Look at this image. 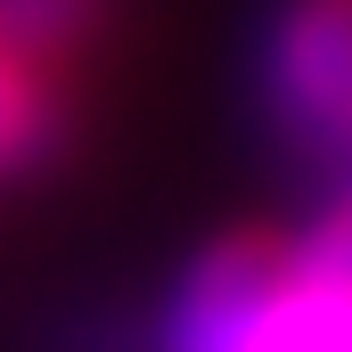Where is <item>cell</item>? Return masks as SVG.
I'll return each mask as SVG.
<instances>
[{"label": "cell", "mask_w": 352, "mask_h": 352, "mask_svg": "<svg viewBox=\"0 0 352 352\" xmlns=\"http://www.w3.org/2000/svg\"><path fill=\"white\" fill-rule=\"evenodd\" d=\"M263 98L303 148L352 156V0H287L270 16Z\"/></svg>", "instance_id": "obj_2"}, {"label": "cell", "mask_w": 352, "mask_h": 352, "mask_svg": "<svg viewBox=\"0 0 352 352\" xmlns=\"http://www.w3.org/2000/svg\"><path fill=\"white\" fill-rule=\"evenodd\" d=\"M164 352H352V205L295 246H205L164 303Z\"/></svg>", "instance_id": "obj_1"}, {"label": "cell", "mask_w": 352, "mask_h": 352, "mask_svg": "<svg viewBox=\"0 0 352 352\" xmlns=\"http://www.w3.org/2000/svg\"><path fill=\"white\" fill-rule=\"evenodd\" d=\"M50 140H58V115H50L41 74H25V66H8V58H0V173H16V164L50 156Z\"/></svg>", "instance_id": "obj_4"}, {"label": "cell", "mask_w": 352, "mask_h": 352, "mask_svg": "<svg viewBox=\"0 0 352 352\" xmlns=\"http://www.w3.org/2000/svg\"><path fill=\"white\" fill-rule=\"evenodd\" d=\"M98 8L107 0H0V58L25 66V74L74 58L90 41V25H98Z\"/></svg>", "instance_id": "obj_3"}]
</instances>
